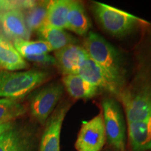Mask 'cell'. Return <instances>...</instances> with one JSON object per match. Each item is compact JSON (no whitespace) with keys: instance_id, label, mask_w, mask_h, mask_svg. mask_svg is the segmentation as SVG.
<instances>
[{"instance_id":"12","label":"cell","mask_w":151,"mask_h":151,"mask_svg":"<svg viewBox=\"0 0 151 151\" xmlns=\"http://www.w3.org/2000/svg\"><path fill=\"white\" fill-rule=\"evenodd\" d=\"M0 23L4 32L15 39L29 40L31 32L26 25L24 14L21 10L13 9L0 14Z\"/></svg>"},{"instance_id":"2","label":"cell","mask_w":151,"mask_h":151,"mask_svg":"<svg viewBox=\"0 0 151 151\" xmlns=\"http://www.w3.org/2000/svg\"><path fill=\"white\" fill-rule=\"evenodd\" d=\"M83 47L90 59L102 68L123 90L127 82V70L120 52L101 35L93 32L88 33Z\"/></svg>"},{"instance_id":"4","label":"cell","mask_w":151,"mask_h":151,"mask_svg":"<svg viewBox=\"0 0 151 151\" xmlns=\"http://www.w3.org/2000/svg\"><path fill=\"white\" fill-rule=\"evenodd\" d=\"M48 71H0V97L18 100L43 85L50 78Z\"/></svg>"},{"instance_id":"8","label":"cell","mask_w":151,"mask_h":151,"mask_svg":"<svg viewBox=\"0 0 151 151\" xmlns=\"http://www.w3.org/2000/svg\"><path fill=\"white\" fill-rule=\"evenodd\" d=\"M70 107L69 101L60 103L49 117L41 138L39 151H60L62 124Z\"/></svg>"},{"instance_id":"18","label":"cell","mask_w":151,"mask_h":151,"mask_svg":"<svg viewBox=\"0 0 151 151\" xmlns=\"http://www.w3.org/2000/svg\"><path fill=\"white\" fill-rule=\"evenodd\" d=\"M70 4V0H54L49 1L45 24L58 29H66Z\"/></svg>"},{"instance_id":"16","label":"cell","mask_w":151,"mask_h":151,"mask_svg":"<svg viewBox=\"0 0 151 151\" xmlns=\"http://www.w3.org/2000/svg\"><path fill=\"white\" fill-rule=\"evenodd\" d=\"M91 22L82 4L80 1H71L66 29L78 35L83 36L89 32Z\"/></svg>"},{"instance_id":"3","label":"cell","mask_w":151,"mask_h":151,"mask_svg":"<svg viewBox=\"0 0 151 151\" xmlns=\"http://www.w3.org/2000/svg\"><path fill=\"white\" fill-rule=\"evenodd\" d=\"M92 10L101 27L115 37H124L150 24L143 19L98 1L92 4Z\"/></svg>"},{"instance_id":"13","label":"cell","mask_w":151,"mask_h":151,"mask_svg":"<svg viewBox=\"0 0 151 151\" xmlns=\"http://www.w3.org/2000/svg\"><path fill=\"white\" fill-rule=\"evenodd\" d=\"M129 143L133 151L151 150V116L146 120L127 123Z\"/></svg>"},{"instance_id":"5","label":"cell","mask_w":151,"mask_h":151,"mask_svg":"<svg viewBox=\"0 0 151 151\" xmlns=\"http://www.w3.org/2000/svg\"><path fill=\"white\" fill-rule=\"evenodd\" d=\"M103 118L106 137L111 146L117 151H124L126 142V128L120 104L115 99L106 97L102 101Z\"/></svg>"},{"instance_id":"6","label":"cell","mask_w":151,"mask_h":151,"mask_svg":"<svg viewBox=\"0 0 151 151\" xmlns=\"http://www.w3.org/2000/svg\"><path fill=\"white\" fill-rule=\"evenodd\" d=\"M64 94V86L55 82L43 87L33 94L30 101L32 116L41 124H46Z\"/></svg>"},{"instance_id":"19","label":"cell","mask_w":151,"mask_h":151,"mask_svg":"<svg viewBox=\"0 0 151 151\" xmlns=\"http://www.w3.org/2000/svg\"><path fill=\"white\" fill-rule=\"evenodd\" d=\"M14 46L24 59L28 57L48 54L52 50L48 43L40 39L37 41L15 39Z\"/></svg>"},{"instance_id":"10","label":"cell","mask_w":151,"mask_h":151,"mask_svg":"<svg viewBox=\"0 0 151 151\" xmlns=\"http://www.w3.org/2000/svg\"><path fill=\"white\" fill-rule=\"evenodd\" d=\"M56 65L64 76L78 74L83 62L89 58L83 46L69 45L55 51Z\"/></svg>"},{"instance_id":"15","label":"cell","mask_w":151,"mask_h":151,"mask_svg":"<svg viewBox=\"0 0 151 151\" xmlns=\"http://www.w3.org/2000/svg\"><path fill=\"white\" fill-rule=\"evenodd\" d=\"M62 83L68 94L73 99H92L99 92L97 87L87 82L78 74L64 76Z\"/></svg>"},{"instance_id":"11","label":"cell","mask_w":151,"mask_h":151,"mask_svg":"<svg viewBox=\"0 0 151 151\" xmlns=\"http://www.w3.org/2000/svg\"><path fill=\"white\" fill-rule=\"evenodd\" d=\"M0 151H35L31 132L13 126L0 134Z\"/></svg>"},{"instance_id":"14","label":"cell","mask_w":151,"mask_h":151,"mask_svg":"<svg viewBox=\"0 0 151 151\" xmlns=\"http://www.w3.org/2000/svg\"><path fill=\"white\" fill-rule=\"evenodd\" d=\"M28 67L26 60L21 56L6 37L0 36V69L15 71Z\"/></svg>"},{"instance_id":"23","label":"cell","mask_w":151,"mask_h":151,"mask_svg":"<svg viewBox=\"0 0 151 151\" xmlns=\"http://www.w3.org/2000/svg\"><path fill=\"white\" fill-rule=\"evenodd\" d=\"M24 60L28 61L35 62V63L40 64L43 65H56V61L54 57L49 54L41 55L28 57Z\"/></svg>"},{"instance_id":"20","label":"cell","mask_w":151,"mask_h":151,"mask_svg":"<svg viewBox=\"0 0 151 151\" xmlns=\"http://www.w3.org/2000/svg\"><path fill=\"white\" fill-rule=\"evenodd\" d=\"M49 1L36 3L33 6L26 10L24 14L26 25L32 32H37L46 23Z\"/></svg>"},{"instance_id":"24","label":"cell","mask_w":151,"mask_h":151,"mask_svg":"<svg viewBox=\"0 0 151 151\" xmlns=\"http://www.w3.org/2000/svg\"><path fill=\"white\" fill-rule=\"evenodd\" d=\"M13 127V124L11 122H8V123L6 124H0V134L5 132L7 130H9V129H11V127Z\"/></svg>"},{"instance_id":"1","label":"cell","mask_w":151,"mask_h":151,"mask_svg":"<svg viewBox=\"0 0 151 151\" xmlns=\"http://www.w3.org/2000/svg\"><path fill=\"white\" fill-rule=\"evenodd\" d=\"M118 99L124 106L127 123L151 116V48L141 55L134 76Z\"/></svg>"},{"instance_id":"22","label":"cell","mask_w":151,"mask_h":151,"mask_svg":"<svg viewBox=\"0 0 151 151\" xmlns=\"http://www.w3.org/2000/svg\"><path fill=\"white\" fill-rule=\"evenodd\" d=\"M37 3L35 1H0V9L4 11L13 9H27L31 8Z\"/></svg>"},{"instance_id":"21","label":"cell","mask_w":151,"mask_h":151,"mask_svg":"<svg viewBox=\"0 0 151 151\" xmlns=\"http://www.w3.org/2000/svg\"><path fill=\"white\" fill-rule=\"evenodd\" d=\"M27 111L25 106L16 99H0V124L11 122V120L23 116Z\"/></svg>"},{"instance_id":"17","label":"cell","mask_w":151,"mask_h":151,"mask_svg":"<svg viewBox=\"0 0 151 151\" xmlns=\"http://www.w3.org/2000/svg\"><path fill=\"white\" fill-rule=\"evenodd\" d=\"M37 32L40 40L46 41L55 51L69 45L78 44L77 39L65 31V29L44 24Z\"/></svg>"},{"instance_id":"9","label":"cell","mask_w":151,"mask_h":151,"mask_svg":"<svg viewBox=\"0 0 151 151\" xmlns=\"http://www.w3.org/2000/svg\"><path fill=\"white\" fill-rule=\"evenodd\" d=\"M78 74L98 89L105 90L118 99L122 91V88L90 57L83 62Z\"/></svg>"},{"instance_id":"7","label":"cell","mask_w":151,"mask_h":151,"mask_svg":"<svg viewBox=\"0 0 151 151\" xmlns=\"http://www.w3.org/2000/svg\"><path fill=\"white\" fill-rule=\"evenodd\" d=\"M106 131L102 113L83 122L75 143L77 151H101L104 146Z\"/></svg>"}]
</instances>
